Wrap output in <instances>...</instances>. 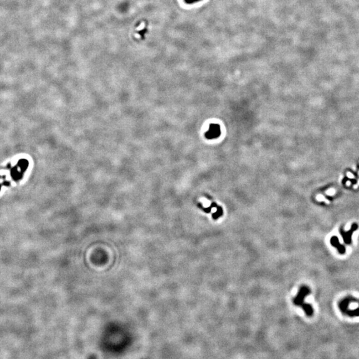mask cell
Instances as JSON below:
<instances>
[{
  "mask_svg": "<svg viewBox=\"0 0 359 359\" xmlns=\"http://www.w3.org/2000/svg\"><path fill=\"white\" fill-rule=\"evenodd\" d=\"M351 183L349 181H348V182H346V184L348 185V186H349V185H351Z\"/></svg>",
  "mask_w": 359,
  "mask_h": 359,
  "instance_id": "obj_7",
  "label": "cell"
},
{
  "mask_svg": "<svg viewBox=\"0 0 359 359\" xmlns=\"http://www.w3.org/2000/svg\"><path fill=\"white\" fill-rule=\"evenodd\" d=\"M11 174H12V176L14 180H18L21 179L22 177V174L17 170L16 168H13L12 170V171H11Z\"/></svg>",
  "mask_w": 359,
  "mask_h": 359,
  "instance_id": "obj_4",
  "label": "cell"
},
{
  "mask_svg": "<svg viewBox=\"0 0 359 359\" xmlns=\"http://www.w3.org/2000/svg\"><path fill=\"white\" fill-rule=\"evenodd\" d=\"M358 175H359V172H358Z\"/></svg>",
  "mask_w": 359,
  "mask_h": 359,
  "instance_id": "obj_9",
  "label": "cell"
},
{
  "mask_svg": "<svg viewBox=\"0 0 359 359\" xmlns=\"http://www.w3.org/2000/svg\"><path fill=\"white\" fill-rule=\"evenodd\" d=\"M18 166L20 167L22 171H25L26 168L28 167V162L25 159L20 160L18 162Z\"/></svg>",
  "mask_w": 359,
  "mask_h": 359,
  "instance_id": "obj_5",
  "label": "cell"
},
{
  "mask_svg": "<svg viewBox=\"0 0 359 359\" xmlns=\"http://www.w3.org/2000/svg\"><path fill=\"white\" fill-rule=\"evenodd\" d=\"M346 175H347L348 177H349V178H351V179H355V176H354V174H352V173L350 172H348L346 173Z\"/></svg>",
  "mask_w": 359,
  "mask_h": 359,
  "instance_id": "obj_6",
  "label": "cell"
},
{
  "mask_svg": "<svg viewBox=\"0 0 359 359\" xmlns=\"http://www.w3.org/2000/svg\"><path fill=\"white\" fill-rule=\"evenodd\" d=\"M310 293V289L307 286H302L300 288L298 294L293 299V303L297 306L302 307L307 316L311 317L313 314V309L311 305L307 304L304 302L305 297Z\"/></svg>",
  "mask_w": 359,
  "mask_h": 359,
  "instance_id": "obj_1",
  "label": "cell"
},
{
  "mask_svg": "<svg viewBox=\"0 0 359 359\" xmlns=\"http://www.w3.org/2000/svg\"><path fill=\"white\" fill-rule=\"evenodd\" d=\"M357 228H358V226L356 225V224H353V225L352 226V228H351L349 231H348V232H344L343 230L340 231V232L341 233L342 236H343V238L344 239L345 242L346 244H350L352 242L351 238H352V233L354 232L355 231H356Z\"/></svg>",
  "mask_w": 359,
  "mask_h": 359,
  "instance_id": "obj_2",
  "label": "cell"
},
{
  "mask_svg": "<svg viewBox=\"0 0 359 359\" xmlns=\"http://www.w3.org/2000/svg\"><path fill=\"white\" fill-rule=\"evenodd\" d=\"M330 243H331L333 246L336 248V249H338V251L340 254H345V247L340 244L339 239L337 237H335V236L332 237L331 239H330Z\"/></svg>",
  "mask_w": 359,
  "mask_h": 359,
  "instance_id": "obj_3",
  "label": "cell"
},
{
  "mask_svg": "<svg viewBox=\"0 0 359 359\" xmlns=\"http://www.w3.org/2000/svg\"><path fill=\"white\" fill-rule=\"evenodd\" d=\"M0 189H1V186H0Z\"/></svg>",
  "mask_w": 359,
  "mask_h": 359,
  "instance_id": "obj_8",
  "label": "cell"
}]
</instances>
